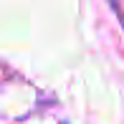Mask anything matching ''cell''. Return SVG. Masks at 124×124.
Returning a JSON list of instances; mask_svg holds the SVG:
<instances>
[{
    "mask_svg": "<svg viewBox=\"0 0 124 124\" xmlns=\"http://www.w3.org/2000/svg\"><path fill=\"white\" fill-rule=\"evenodd\" d=\"M109 5H111L114 10H116V13H119V8H116V0H109Z\"/></svg>",
    "mask_w": 124,
    "mask_h": 124,
    "instance_id": "cell-1",
    "label": "cell"
}]
</instances>
